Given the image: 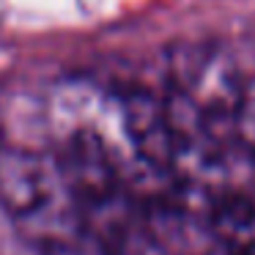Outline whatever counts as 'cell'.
<instances>
[{
	"mask_svg": "<svg viewBox=\"0 0 255 255\" xmlns=\"http://www.w3.org/2000/svg\"><path fill=\"white\" fill-rule=\"evenodd\" d=\"M233 140L250 154H255V77L244 80L236 116H233Z\"/></svg>",
	"mask_w": 255,
	"mask_h": 255,
	"instance_id": "2",
	"label": "cell"
},
{
	"mask_svg": "<svg viewBox=\"0 0 255 255\" xmlns=\"http://www.w3.org/2000/svg\"><path fill=\"white\" fill-rule=\"evenodd\" d=\"M0 206L41 247H63L85 228L55 156L0 145Z\"/></svg>",
	"mask_w": 255,
	"mask_h": 255,
	"instance_id": "1",
	"label": "cell"
},
{
	"mask_svg": "<svg viewBox=\"0 0 255 255\" xmlns=\"http://www.w3.org/2000/svg\"><path fill=\"white\" fill-rule=\"evenodd\" d=\"M228 255H255V233L228 244Z\"/></svg>",
	"mask_w": 255,
	"mask_h": 255,
	"instance_id": "3",
	"label": "cell"
}]
</instances>
